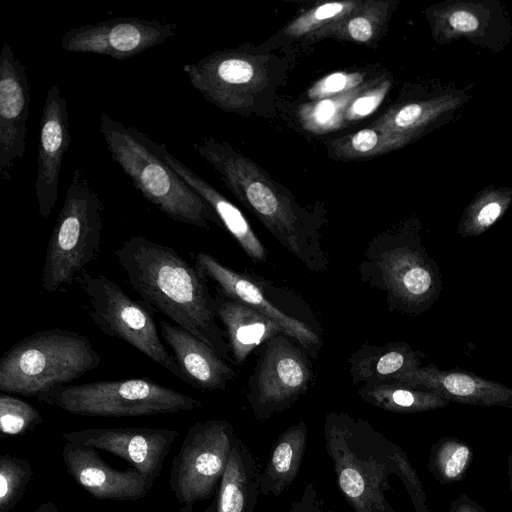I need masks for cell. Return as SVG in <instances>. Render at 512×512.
I'll return each mask as SVG.
<instances>
[{
	"mask_svg": "<svg viewBox=\"0 0 512 512\" xmlns=\"http://www.w3.org/2000/svg\"><path fill=\"white\" fill-rule=\"evenodd\" d=\"M142 304L187 330L233 364L227 335L217 322V301L203 278L174 248L131 236L114 251Z\"/></svg>",
	"mask_w": 512,
	"mask_h": 512,
	"instance_id": "6da1fadb",
	"label": "cell"
},
{
	"mask_svg": "<svg viewBox=\"0 0 512 512\" xmlns=\"http://www.w3.org/2000/svg\"><path fill=\"white\" fill-rule=\"evenodd\" d=\"M323 433L338 488L354 512H396L386 497L392 475L402 481L415 512H429L407 454L369 422L346 412H329Z\"/></svg>",
	"mask_w": 512,
	"mask_h": 512,
	"instance_id": "7a4b0ae2",
	"label": "cell"
},
{
	"mask_svg": "<svg viewBox=\"0 0 512 512\" xmlns=\"http://www.w3.org/2000/svg\"><path fill=\"white\" fill-rule=\"evenodd\" d=\"M192 146L239 202L307 269L322 272L328 268V254L321 242L326 222L322 210L302 207L289 191L227 142L208 137Z\"/></svg>",
	"mask_w": 512,
	"mask_h": 512,
	"instance_id": "3957f363",
	"label": "cell"
},
{
	"mask_svg": "<svg viewBox=\"0 0 512 512\" xmlns=\"http://www.w3.org/2000/svg\"><path fill=\"white\" fill-rule=\"evenodd\" d=\"M99 132L112 160L133 186L171 219L209 230L222 226L211 206L163 160L156 142L137 128L102 113Z\"/></svg>",
	"mask_w": 512,
	"mask_h": 512,
	"instance_id": "277c9868",
	"label": "cell"
},
{
	"mask_svg": "<svg viewBox=\"0 0 512 512\" xmlns=\"http://www.w3.org/2000/svg\"><path fill=\"white\" fill-rule=\"evenodd\" d=\"M99 352L86 335L53 328L31 334L0 359V392L34 396L96 369Z\"/></svg>",
	"mask_w": 512,
	"mask_h": 512,
	"instance_id": "5b68a950",
	"label": "cell"
},
{
	"mask_svg": "<svg viewBox=\"0 0 512 512\" xmlns=\"http://www.w3.org/2000/svg\"><path fill=\"white\" fill-rule=\"evenodd\" d=\"M104 204L89 178L76 169L53 226L41 270L45 293L77 282L100 252Z\"/></svg>",
	"mask_w": 512,
	"mask_h": 512,
	"instance_id": "8992f818",
	"label": "cell"
},
{
	"mask_svg": "<svg viewBox=\"0 0 512 512\" xmlns=\"http://www.w3.org/2000/svg\"><path fill=\"white\" fill-rule=\"evenodd\" d=\"M193 258L196 270L216 285L218 295L240 301L270 318L309 357L317 358L323 345L322 328L315 313L297 292L254 273L227 267L203 251L194 253Z\"/></svg>",
	"mask_w": 512,
	"mask_h": 512,
	"instance_id": "52a82bcc",
	"label": "cell"
},
{
	"mask_svg": "<svg viewBox=\"0 0 512 512\" xmlns=\"http://www.w3.org/2000/svg\"><path fill=\"white\" fill-rule=\"evenodd\" d=\"M36 399L70 414L93 417H139L190 411L201 401L149 378L102 380L58 385Z\"/></svg>",
	"mask_w": 512,
	"mask_h": 512,
	"instance_id": "ba28073f",
	"label": "cell"
},
{
	"mask_svg": "<svg viewBox=\"0 0 512 512\" xmlns=\"http://www.w3.org/2000/svg\"><path fill=\"white\" fill-rule=\"evenodd\" d=\"M361 278L386 294L389 308L407 314L426 310L439 294L438 267L424 248L401 234L383 233L364 251Z\"/></svg>",
	"mask_w": 512,
	"mask_h": 512,
	"instance_id": "9c48e42d",
	"label": "cell"
},
{
	"mask_svg": "<svg viewBox=\"0 0 512 512\" xmlns=\"http://www.w3.org/2000/svg\"><path fill=\"white\" fill-rule=\"evenodd\" d=\"M276 61L269 55L222 50L183 66L191 85L213 105L247 115L276 83Z\"/></svg>",
	"mask_w": 512,
	"mask_h": 512,
	"instance_id": "30bf717a",
	"label": "cell"
},
{
	"mask_svg": "<svg viewBox=\"0 0 512 512\" xmlns=\"http://www.w3.org/2000/svg\"><path fill=\"white\" fill-rule=\"evenodd\" d=\"M86 295L88 313L105 335L119 338L189 385L173 355L162 343L151 311L132 299L117 283L103 274L86 271L78 278Z\"/></svg>",
	"mask_w": 512,
	"mask_h": 512,
	"instance_id": "8fae6325",
	"label": "cell"
},
{
	"mask_svg": "<svg viewBox=\"0 0 512 512\" xmlns=\"http://www.w3.org/2000/svg\"><path fill=\"white\" fill-rule=\"evenodd\" d=\"M235 437L227 420L197 421L188 429L168 481L179 512H193L198 501L211 498L219 488Z\"/></svg>",
	"mask_w": 512,
	"mask_h": 512,
	"instance_id": "7c38bea8",
	"label": "cell"
},
{
	"mask_svg": "<svg viewBox=\"0 0 512 512\" xmlns=\"http://www.w3.org/2000/svg\"><path fill=\"white\" fill-rule=\"evenodd\" d=\"M312 375L310 357L295 340L279 334L265 342L246 389L253 416L268 420L290 408L307 392Z\"/></svg>",
	"mask_w": 512,
	"mask_h": 512,
	"instance_id": "4fadbf2b",
	"label": "cell"
},
{
	"mask_svg": "<svg viewBox=\"0 0 512 512\" xmlns=\"http://www.w3.org/2000/svg\"><path fill=\"white\" fill-rule=\"evenodd\" d=\"M177 32L174 22L116 17L68 30L62 36L61 48L73 53H93L124 60L164 43Z\"/></svg>",
	"mask_w": 512,
	"mask_h": 512,
	"instance_id": "5bb4252c",
	"label": "cell"
},
{
	"mask_svg": "<svg viewBox=\"0 0 512 512\" xmlns=\"http://www.w3.org/2000/svg\"><path fill=\"white\" fill-rule=\"evenodd\" d=\"M68 443L101 449L127 461L145 479L150 490L160 477L164 461L178 438L163 428H89L62 433Z\"/></svg>",
	"mask_w": 512,
	"mask_h": 512,
	"instance_id": "9a60e30c",
	"label": "cell"
},
{
	"mask_svg": "<svg viewBox=\"0 0 512 512\" xmlns=\"http://www.w3.org/2000/svg\"><path fill=\"white\" fill-rule=\"evenodd\" d=\"M30 86L25 64L8 41L0 52V178L10 182L26 149Z\"/></svg>",
	"mask_w": 512,
	"mask_h": 512,
	"instance_id": "2e32d148",
	"label": "cell"
},
{
	"mask_svg": "<svg viewBox=\"0 0 512 512\" xmlns=\"http://www.w3.org/2000/svg\"><path fill=\"white\" fill-rule=\"evenodd\" d=\"M68 120L67 100L58 84H52L42 109L35 183L38 210L44 219L50 217L58 199L60 170L72 142Z\"/></svg>",
	"mask_w": 512,
	"mask_h": 512,
	"instance_id": "e0dca14e",
	"label": "cell"
},
{
	"mask_svg": "<svg viewBox=\"0 0 512 512\" xmlns=\"http://www.w3.org/2000/svg\"><path fill=\"white\" fill-rule=\"evenodd\" d=\"M62 459L68 474L97 499L137 501L148 494L146 481L135 468L115 469L95 448L66 442Z\"/></svg>",
	"mask_w": 512,
	"mask_h": 512,
	"instance_id": "ac0fdd59",
	"label": "cell"
},
{
	"mask_svg": "<svg viewBox=\"0 0 512 512\" xmlns=\"http://www.w3.org/2000/svg\"><path fill=\"white\" fill-rule=\"evenodd\" d=\"M392 382L431 391L461 404L512 409V388L466 371H442L431 363L403 373Z\"/></svg>",
	"mask_w": 512,
	"mask_h": 512,
	"instance_id": "d6986e66",
	"label": "cell"
},
{
	"mask_svg": "<svg viewBox=\"0 0 512 512\" xmlns=\"http://www.w3.org/2000/svg\"><path fill=\"white\" fill-rule=\"evenodd\" d=\"M160 334L190 386L210 392L225 390L236 378L237 373L229 362L187 330L162 320Z\"/></svg>",
	"mask_w": 512,
	"mask_h": 512,
	"instance_id": "ffe728a7",
	"label": "cell"
},
{
	"mask_svg": "<svg viewBox=\"0 0 512 512\" xmlns=\"http://www.w3.org/2000/svg\"><path fill=\"white\" fill-rule=\"evenodd\" d=\"M163 160L214 210L222 226L233 236L243 252L254 262L263 263L268 252L241 210L210 183L172 155L164 144H156Z\"/></svg>",
	"mask_w": 512,
	"mask_h": 512,
	"instance_id": "44dd1931",
	"label": "cell"
},
{
	"mask_svg": "<svg viewBox=\"0 0 512 512\" xmlns=\"http://www.w3.org/2000/svg\"><path fill=\"white\" fill-rule=\"evenodd\" d=\"M217 318L224 326L232 362L242 365L248 356L271 338L285 334L270 318L252 307L217 295Z\"/></svg>",
	"mask_w": 512,
	"mask_h": 512,
	"instance_id": "7402d4cb",
	"label": "cell"
},
{
	"mask_svg": "<svg viewBox=\"0 0 512 512\" xmlns=\"http://www.w3.org/2000/svg\"><path fill=\"white\" fill-rule=\"evenodd\" d=\"M260 473L252 451L236 436L218 488L214 512H255L260 496Z\"/></svg>",
	"mask_w": 512,
	"mask_h": 512,
	"instance_id": "603a6c76",
	"label": "cell"
},
{
	"mask_svg": "<svg viewBox=\"0 0 512 512\" xmlns=\"http://www.w3.org/2000/svg\"><path fill=\"white\" fill-rule=\"evenodd\" d=\"M420 351L406 342L382 346L364 344L348 359L349 374L356 384L392 382L397 376L421 367Z\"/></svg>",
	"mask_w": 512,
	"mask_h": 512,
	"instance_id": "cb8c5ba5",
	"label": "cell"
},
{
	"mask_svg": "<svg viewBox=\"0 0 512 512\" xmlns=\"http://www.w3.org/2000/svg\"><path fill=\"white\" fill-rule=\"evenodd\" d=\"M308 440L305 421L289 426L277 438L260 473V495L278 497L296 479Z\"/></svg>",
	"mask_w": 512,
	"mask_h": 512,
	"instance_id": "d4e9b609",
	"label": "cell"
},
{
	"mask_svg": "<svg viewBox=\"0 0 512 512\" xmlns=\"http://www.w3.org/2000/svg\"><path fill=\"white\" fill-rule=\"evenodd\" d=\"M358 394L367 403L393 413L426 412L450 403L434 392L399 382L364 384Z\"/></svg>",
	"mask_w": 512,
	"mask_h": 512,
	"instance_id": "484cf974",
	"label": "cell"
},
{
	"mask_svg": "<svg viewBox=\"0 0 512 512\" xmlns=\"http://www.w3.org/2000/svg\"><path fill=\"white\" fill-rule=\"evenodd\" d=\"M362 1L347 0L321 3L290 22L281 34L291 40H318L354 12Z\"/></svg>",
	"mask_w": 512,
	"mask_h": 512,
	"instance_id": "4316f807",
	"label": "cell"
},
{
	"mask_svg": "<svg viewBox=\"0 0 512 512\" xmlns=\"http://www.w3.org/2000/svg\"><path fill=\"white\" fill-rule=\"evenodd\" d=\"M388 10L386 1H362L354 12L328 30L323 38L371 44L382 32Z\"/></svg>",
	"mask_w": 512,
	"mask_h": 512,
	"instance_id": "83f0119b",
	"label": "cell"
},
{
	"mask_svg": "<svg viewBox=\"0 0 512 512\" xmlns=\"http://www.w3.org/2000/svg\"><path fill=\"white\" fill-rule=\"evenodd\" d=\"M473 461V449L465 441L445 436L436 441L430 449L428 468L441 484L461 481Z\"/></svg>",
	"mask_w": 512,
	"mask_h": 512,
	"instance_id": "f1b7e54d",
	"label": "cell"
},
{
	"mask_svg": "<svg viewBox=\"0 0 512 512\" xmlns=\"http://www.w3.org/2000/svg\"><path fill=\"white\" fill-rule=\"evenodd\" d=\"M403 139L400 133L373 126L335 139L330 143L329 151L341 160L363 159L389 152L400 145Z\"/></svg>",
	"mask_w": 512,
	"mask_h": 512,
	"instance_id": "f546056e",
	"label": "cell"
},
{
	"mask_svg": "<svg viewBox=\"0 0 512 512\" xmlns=\"http://www.w3.org/2000/svg\"><path fill=\"white\" fill-rule=\"evenodd\" d=\"M33 475L31 464L22 458L4 454L0 458V512H10L23 498Z\"/></svg>",
	"mask_w": 512,
	"mask_h": 512,
	"instance_id": "4dcf8cb0",
	"label": "cell"
},
{
	"mask_svg": "<svg viewBox=\"0 0 512 512\" xmlns=\"http://www.w3.org/2000/svg\"><path fill=\"white\" fill-rule=\"evenodd\" d=\"M43 422L40 412L28 402L0 392L1 437L20 436Z\"/></svg>",
	"mask_w": 512,
	"mask_h": 512,
	"instance_id": "1f68e13d",
	"label": "cell"
},
{
	"mask_svg": "<svg viewBox=\"0 0 512 512\" xmlns=\"http://www.w3.org/2000/svg\"><path fill=\"white\" fill-rule=\"evenodd\" d=\"M364 81L362 72H334L316 81L307 95L314 100L340 97L357 90Z\"/></svg>",
	"mask_w": 512,
	"mask_h": 512,
	"instance_id": "d6a6232c",
	"label": "cell"
},
{
	"mask_svg": "<svg viewBox=\"0 0 512 512\" xmlns=\"http://www.w3.org/2000/svg\"><path fill=\"white\" fill-rule=\"evenodd\" d=\"M389 89V82L382 81L370 88H361L349 102L344 119L358 121L373 113L384 100Z\"/></svg>",
	"mask_w": 512,
	"mask_h": 512,
	"instance_id": "836d02e7",
	"label": "cell"
},
{
	"mask_svg": "<svg viewBox=\"0 0 512 512\" xmlns=\"http://www.w3.org/2000/svg\"><path fill=\"white\" fill-rule=\"evenodd\" d=\"M355 91L351 94L348 93V96L352 95ZM348 96L346 94L335 99L329 98L320 100L316 105L308 109V112L305 113V118L310 121L311 125H316L317 123L320 127H326L327 125L330 126L331 119H336L340 116V110L344 112L346 111V108L352 99L348 100Z\"/></svg>",
	"mask_w": 512,
	"mask_h": 512,
	"instance_id": "e575fe53",
	"label": "cell"
},
{
	"mask_svg": "<svg viewBox=\"0 0 512 512\" xmlns=\"http://www.w3.org/2000/svg\"><path fill=\"white\" fill-rule=\"evenodd\" d=\"M283 512H335L330 509L313 483H307L302 494Z\"/></svg>",
	"mask_w": 512,
	"mask_h": 512,
	"instance_id": "d590c367",
	"label": "cell"
},
{
	"mask_svg": "<svg viewBox=\"0 0 512 512\" xmlns=\"http://www.w3.org/2000/svg\"><path fill=\"white\" fill-rule=\"evenodd\" d=\"M450 24L459 31L471 32L478 27V19L466 11H457L450 17Z\"/></svg>",
	"mask_w": 512,
	"mask_h": 512,
	"instance_id": "8d00e7d4",
	"label": "cell"
},
{
	"mask_svg": "<svg viewBox=\"0 0 512 512\" xmlns=\"http://www.w3.org/2000/svg\"><path fill=\"white\" fill-rule=\"evenodd\" d=\"M448 512H486V510L466 493H460L450 503Z\"/></svg>",
	"mask_w": 512,
	"mask_h": 512,
	"instance_id": "74e56055",
	"label": "cell"
},
{
	"mask_svg": "<svg viewBox=\"0 0 512 512\" xmlns=\"http://www.w3.org/2000/svg\"><path fill=\"white\" fill-rule=\"evenodd\" d=\"M34 512H61L57 505L52 501H47L39 505Z\"/></svg>",
	"mask_w": 512,
	"mask_h": 512,
	"instance_id": "f35d334b",
	"label": "cell"
},
{
	"mask_svg": "<svg viewBox=\"0 0 512 512\" xmlns=\"http://www.w3.org/2000/svg\"><path fill=\"white\" fill-rule=\"evenodd\" d=\"M507 472H508V481H509V487L510 491L512 492V452L509 454L507 459Z\"/></svg>",
	"mask_w": 512,
	"mask_h": 512,
	"instance_id": "ab89813d",
	"label": "cell"
}]
</instances>
